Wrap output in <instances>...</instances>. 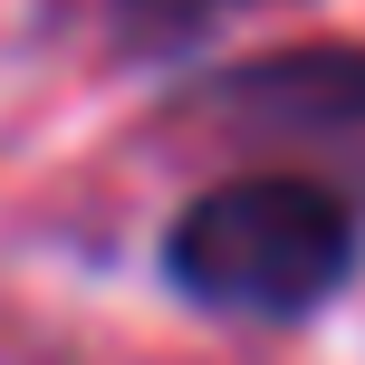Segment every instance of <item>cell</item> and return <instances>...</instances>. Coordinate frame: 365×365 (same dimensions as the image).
<instances>
[{
	"instance_id": "cell-1",
	"label": "cell",
	"mask_w": 365,
	"mask_h": 365,
	"mask_svg": "<svg viewBox=\"0 0 365 365\" xmlns=\"http://www.w3.org/2000/svg\"><path fill=\"white\" fill-rule=\"evenodd\" d=\"M346 259H356V221L336 212V192L289 173L212 182L164 240L173 289L231 317H308L346 279Z\"/></svg>"
},
{
	"instance_id": "cell-2",
	"label": "cell",
	"mask_w": 365,
	"mask_h": 365,
	"mask_svg": "<svg viewBox=\"0 0 365 365\" xmlns=\"http://www.w3.org/2000/svg\"><path fill=\"white\" fill-rule=\"evenodd\" d=\"M221 115H250V125H279V135H336V125H365V48H289V58H250L212 87Z\"/></svg>"
},
{
	"instance_id": "cell-3",
	"label": "cell",
	"mask_w": 365,
	"mask_h": 365,
	"mask_svg": "<svg viewBox=\"0 0 365 365\" xmlns=\"http://www.w3.org/2000/svg\"><path fill=\"white\" fill-rule=\"evenodd\" d=\"M240 10H259V0H106L115 38H125V48H145V58H182V48H202V38L231 29Z\"/></svg>"
}]
</instances>
